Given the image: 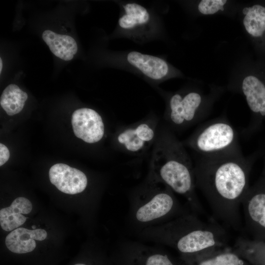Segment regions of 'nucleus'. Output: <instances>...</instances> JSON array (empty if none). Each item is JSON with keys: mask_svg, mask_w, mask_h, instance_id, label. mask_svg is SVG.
<instances>
[{"mask_svg": "<svg viewBox=\"0 0 265 265\" xmlns=\"http://www.w3.org/2000/svg\"><path fill=\"white\" fill-rule=\"evenodd\" d=\"M128 199V223L136 233L188 213L173 190L149 174L131 190Z\"/></svg>", "mask_w": 265, "mask_h": 265, "instance_id": "20e7f679", "label": "nucleus"}, {"mask_svg": "<svg viewBox=\"0 0 265 265\" xmlns=\"http://www.w3.org/2000/svg\"><path fill=\"white\" fill-rule=\"evenodd\" d=\"M31 202L26 198H16L11 205L0 211V225L5 231H12L22 226L26 217L23 214H28L31 211Z\"/></svg>", "mask_w": 265, "mask_h": 265, "instance_id": "ddd939ff", "label": "nucleus"}, {"mask_svg": "<svg viewBox=\"0 0 265 265\" xmlns=\"http://www.w3.org/2000/svg\"><path fill=\"white\" fill-rule=\"evenodd\" d=\"M71 123L75 135L86 143H97L105 136L102 118L93 109L83 107L76 110Z\"/></svg>", "mask_w": 265, "mask_h": 265, "instance_id": "6e6552de", "label": "nucleus"}, {"mask_svg": "<svg viewBox=\"0 0 265 265\" xmlns=\"http://www.w3.org/2000/svg\"><path fill=\"white\" fill-rule=\"evenodd\" d=\"M141 240L169 246L184 255L198 253L224 243L223 231L189 213L138 233Z\"/></svg>", "mask_w": 265, "mask_h": 265, "instance_id": "7ed1b4c3", "label": "nucleus"}, {"mask_svg": "<svg viewBox=\"0 0 265 265\" xmlns=\"http://www.w3.org/2000/svg\"><path fill=\"white\" fill-rule=\"evenodd\" d=\"M74 265H86L85 264H80V263H79V264H75Z\"/></svg>", "mask_w": 265, "mask_h": 265, "instance_id": "b1692460", "label": "nucleus"}, {"mask_svg": "<svg viewBox=\"0 0 265 265\" xmlns=\"http://www.w3.org/2000/svg\"><path fill=\"white\" fill-rule=\"evenodd\" d=\"M27 97V93L18 85L10 84L3 91L0 104L8 115L12 116L22 111Z\"/></svg>", "mask_w": 265, "mask_h": 265, "instance_id": "f3484780", "label": "nucleus"}, {"mask_svg": "<svg viewBox=\"0 0 265 265\" xmlns=\"http://www.w3.org/2000/svg\"><path fill=\"white\" fill-rule=\"evenodd\" d=\"M246 223L250 228L265 231V191L249 188L241 201Z\"/></svg>", "mask_w": 265, "mask_h": 265, "instance_id": "9b49d317", "label": "nucleus"}, {"mask_svg": "<svg viewBox=\"0 0 265 265\" xmlns=\"http://www.w3.org/2000/svg\"><path fill=\"white\" fill-rule=\"evenodd\" d=\"M2 68V59L0 58V73L1 74V70Z\"/></svg>", "mask_w": 265, "mask_h": 265, "instance_id": "5701e85b", "label": "nucleus"}, {"mask_svg": "<svg viewBox=\"0 0 265 265\" xmlns=\"http://www.w3.org/2000/svg\"><path fill=\"white\" fill-rule=\"evenodd\" d=\"M243 24L246 31L251 36L258 37L265 31V7L256 4L245 7Z\"/></svg>", "mask_w": 265, "mask_h": 265, "instance_id": "a211bd4d", "label": "nucleus"}, {"mask_svg": "<svg viewBox=\"0 0 265 265\" xmlns=\"http://www.w3.org/2000/svg\"><path fill=\"white\" fill-rule=\"evenodd\" d=\"M208 105L205 97L198 91L175 93L168 100L163 123L174 132L184 131L205 118Z\"/></svg>", "mask_w": 265, "mask_h": 265, "instance_id": "423d86ee", "label": "nucleus"}, {"mask_svg": "<svg viewBox=\"0 0 265 265\" xmlns=\"http://www.w3.org/2000/svg\"><path fill=\"white\" fill-rule=\"evenodd\" d=\"M196 187L216 216L234 228L240 223V207L248 189L249 165L240 149L199 157L194 164Z\"/></svg>", "mask_w": 265, "mask_h": 265, "instance_id": "f257e3e1", "label": "nucleus"}, {"mask_svg": "<svg viewBox=\"0 0 265 265\" xmlns=\"http://www.w3.org/2000/svg\"><path fill=\"white\" fill-rule=\"evenodd\" d=\"M148 174L184 197L193 210H199L192 159L183 142L164 123L152 149Z\"/></svg>", "mask_w": 265, "mask_h": 265, "instance_id": "f03ea898", "label": "nucleus"}, {"mask_svg": "<svg viewBox=\"0 0 265 265\" xmlns=\"http://www.w3.org/2000/svg\"><path fill=\"white\" fill-rule=\"evenodd\" d=\"M47 237V232L42 229L29 230L18 228L12 231L5 238V244L11 252L24 254L32 251L36 247L34 239L41 241Z\"/></svg>", "mask_w": 265, "mask_h": 265, "instance_id": "f8f14e48", "label": "nucleus"}, {"mask_svg": "<svg viewBox=\"0 0 265 265\" xmlns=\"http://www.w3.org/2000/svg\"><path fill=\"white\" fill-rule=\"evenodd\" d=\"M226 2V0H202L199 3L198 9L203 14H213L219 10H223Z\"/></svg>", "mask_w": 265, "mask_h": 265, "instance_id": "412c9836", "label": "nucleus"}, {"mask_svg": "<svg viewBox=\"0 0 265 265\" xmlns=\"http://www.w3.org/2000/svg\"><path fill=\"white\" fill-rule=\"evenodd\" d=\"M49 175L51 183L59 190L66 194L81 193L88 185L87 177L83 172L64 163L53 165Z\"/></svg>", "mask_w": 265, "mask_h": 265, "instance_id": "1a4fd4ad", "label": "nucleus"}, {"mask_svg": "<svg viewBox=\"0 0 265 265\" xmlns=\"http://www.w3.org/2000/svg\"><path fill=\"white\" fill-rule=\"evenodd\" d=\"M42 37L52 53L63 60H71L77 53V42L70 36L46 30L43 32Z\"/></svg>", "mask_w": 265, "mask_h": 265, "instance_id": "2eb2a0df", "label": "nucleus"}, {"mask_svg": "<svg viewBox=\"0 0 265 265\" xmlns=\"http://www.w3.org/2000/svg\"><path fill=\"white\" fill-rule=\"evenodd\" d=\"M160 124L159 118L152 115L131 125L120 126L115 135V144L120 152L142 156L152 149Z\"/></svg>", "mask_w": 265, "mask_h": 265, "instance_id": "0eeeda50", "label": "nucleus"}, {"mask_svg": "<svg viewBox=\"0 0 265 265\" xmlns=\"http://www.w3.org/2000/svg\"><path fill=\"white\" fill-rule=\"evenodd\" d=\"M241 90L250 110L265 116V85L256 77L248 76L241 84Z\"/></svg>", "mask_w": 265, "mask_h": 265, "instance_id": "4468645a", "label": "nucleus"}, {"mask_svg": "<svg viewBox=\"0 0 265 265\" xmlns=\"http://www.w3.org/2000/svg\"><path fill=\"white\" fill-rule=\"evenodd\" d=\"M10 157V153L8 148L2 143H0V166L3 165Z\"/></svg>", "mask_w": 265, "mask_h": 265, "instance_id": "4be33fe9", "label": "nucleus"}, {"mask_svg": "<svg viewBox=\"0 0 265 265\" xmlns=\"http://www.w3.org/2000/svg\"><path fill=\"white\" fill-rule=\"evenodd\" d=\"M196 265H244V262L236 253L224 251L199 259Z\"/></svg>", "mask_w": 265, "mask_h": 265, "instance_id": "6ab92c4d", "label": "nucleus"}, {"mask_svg": "<svg viewBox=\"0 0 265 265\" xmlns=\"http://www.w3.org/2000/svg\"><path fill=\"white\" fill-rule=\"evenodd\" d=\"M139 265H174L168 255L155 247L149 246Z\"/></svg>", "mask_w": 265, "mask_h": 265, "instance_id": "aec40b11", "label": "nucleus"}, {"mask_svg": "<svg viewBox=\"0 0 265 265\" xmlns=\"http://www.w3.org/2000/svg\"><path fill=\"white\" fill-rule=\"evenodd\" d=\"M200 156L210 157L240 149L238 133L226 118L221 117L199 126L184 142Z\"/></svg>", "mask_w": 265, "mask_h": 265, "instance_id": "39448f33", "label": "nucleus"}, {"mask_svg": "<svg viewBox=\"0 0 265 265\" xmlns=\"http://www.w3.org/2000/svg\"><path fill=\"white\" fill-rule=\"evenodd\" d=\"M124 14L119 18L118 24L120 28L126 30H134L143 27L150 20L147 9L136 3H128L123 6Z\"/></svg>", "mask_w": 265, "mask_h": 265, "instance_id": "dca6fc26", "label": "nucleus"}, {"mask_svg": "<svg viewBox=\"0 0 265 265\" xmlns=\"http://www.w3.org/2000/svg\"><path fill=\"white\" fill-rule=\"evenodd\" d=\"M127 61L153 80H162L168 76L169 66L164 59L153 55L132 51L126 57Z\"/></svg>", "mask_w": 265, "mask_h": 265, "instance_id": "9d476101", "label": "nucleus"}]
</instances>
